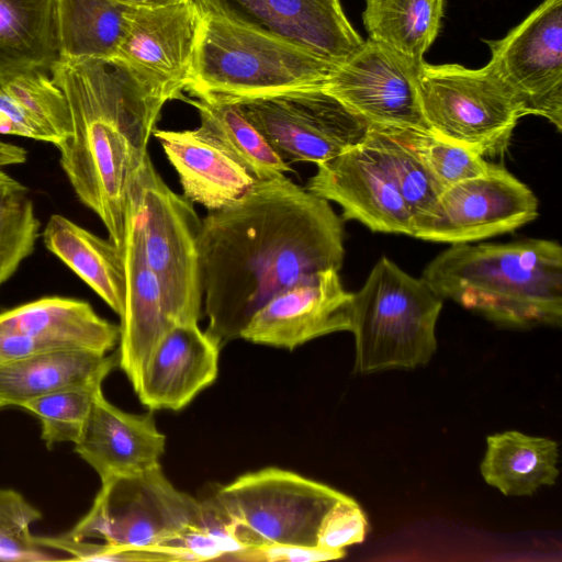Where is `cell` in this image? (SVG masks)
I'll list each match as a JSON object with an SVG mask.
<instances>
[{
	"label": "cell",
	"instance_id": "6da1fadb",
	"mask_svg": "<svg viewBox=\"0 0 562 562\" xmlns=\"http://www.w3.org/2000/svg\"><path fill=\"white\" fill-rule=\"evenodd\" d=\"M344 225L329 202L285 175L210 212L198 236L206 333L222 347L274 295L344 262Z\"/></svg>",
	"mask_w": 562,
	"mask_h": 562
},
{
	"label": "cell",
	"instance_id": "7a4b0ae2",
	"mask_svg": "<svg viewBox=\"0 0 562 562\" xmlns=\"http://www.w3.org/2000/svg\"><path fill=\"white\" fill-rule=\"evenodd\" d=\"M70 112L71 135L58 147L77 198L122 247L125 193L165 99L147 90L117 58H58L50 70Z\"/></svg>",
	"mask_w": 562,
	"mask_h": 562
},
{
	"label": "cell",
	"instance_id": "3957f363",
	"mask_svg": "<svg viewBox=\"0 0 562 562\" xmlns=\"http://www.w3.org/2000/svg\"><path fill=\"white\" fill-rule=\"evenodd\" d=\"M422 279L440 297L502 326L562 323V248L554 240L453 244L426 266Z\"/></svg>",
	"mask_w": 562,
	"mask_h": 562
},
{
	"label": "cell",
	"instance_id": "277c9868",
	"mask_svg": "<svg viewBox=\"0 0 562 562\" xmlns=\"http://www.w3.org/2000/svg\"><path fill=\"white\" fill-rule=\"evenodd\" d=\"M201 11L186 89L196 98L236 102L322 89L337 66L269 32Z\"/></svg>",
	"mask_w": 562,
	"mask_h": 562
},
{
	"label": "cell",
	"instance_id": "5b68a950",
	"mask_svg": "<svg viewBox=\"0 0 562 562\" xmlns=\"http://www.w3.org/2000/svg\"><path fill=\"white\" fill-rule=\"evenodd\" d=\"M442 302L422 278L408 274L387 257L378 260L353 293L355 371L368 374L429 362L437 350L436 324Z\"/></svg>",
	"mask_w": 562,
	"mask_h": 562
},
{
	"label": "cell",
	"instance_id": "8992f818",
	"mask_svg": "<svg viewBox=\"0 0 562 562\" xmlns=\"http://www.w3.org/2000/svg\"><path fill=\"white\" fill-rule=\"evenodd\" d=\"M124 226L135 234L177 322L199 323L203 299L198 260L201 218L191 201L167 186L149 155L130 178Z\"/></svg>",
	"mask_w": 562,
	"mask_h": 562
},
{
	"label": "cell",
	"instance_id": "52a82bcc",
	"mask_svg": "<svg viewBox=\"0 0 562 562\" xmlns=\"http://www.w3.org/2000/svg\"><path fill=\"white\" fill-rule=\"evenodd\" d=\"M342 497L344 493L326 484L274 467L243 474L214 494L244 549L317 547L324 517Z\"/></svg>",
	"mask_w": 562,
	"mask_h": 562
},
{
	"label": "cell",
	"instance_id": "ba28073f",
	"mask_svg": "<svg viewBox=\"0 0 562 562\" xmlns=\"http://www.w3.org/2000/svg\"><path fill=\"white\" fill-rule=\"evenodd\" d=\"M418 93L430 133L481 156L501 155L520 119L509 92L485 65H430L418 72Z\"/></svg>",
	"mask_w": 562,
	"mask_h": 562
},
{
	"label": "cell",
	"instance_id": "9c48e42d",
	"mask_svg": "<svg viewBox=\"0 0 562 562\" xmlns=\"http://www.w3.org/2000/svg\"><path fill=\"white\" fill-rule=\"evenodd\" d=\"M201 516V501L178 490L159 463L101 481L88 513L65 533L72 539L162 549L176 535L199 524Z\"/></svg>",
	"mask_w": 562,
	"mask_h": 562
},
{
	"label": "cell",
	"instance_id": "30bf717a",
	"mask_svg": "<svg viewBox=\"0 0 562 562\" xmlns=\"http://www.w3.org/2000/svg\"><path fill=\"white\" fill-rule=\"evenodd\" d=\"M286 162H325L364 140L370 124L323 89L236 101Z\"/></svg>",
	"mask_w": 562,
	"mask_h": 562
},
{
	"label": "cell",
	"instance_id": "8fae6325",
	"mask_svg": "<svg viewBox=\"0 0 562 562\" xmlns=\"http://www.w3.org/2000/svg\"><path fill=\"white\" fill-rule=\"evenodd\" d=\"M486 64L520 117L537 115L562 131V0H543L497 41H485Z\"/></svg>",
	"mask_w": 562,
	"mask_h": 562
},
{
	"label": "cell",
	"instance_id": "7c38bea8",
	"mask_svg": "<svg viewBox=\"0 0 562 562\" xmlns=\"http://www.w3.org/2000/svg\"><path fill=\"white\" fill-rule=\"evenodd\" d=\"M422 64L367 38L322 89L369 124L430 133L418 93Z\"/></svg>",
	"mask_w": 562,
	"mask_h": 562
},
{
	"label": "cell",
	"instance_id": "4fadbf2b",
	"mask_svg": "<svg viewBox=\"0 0 562 562\" xmlns=\"http://www.w3.org/2000/svg\"><path fill=\"white\" fill-rule=\"evenodd\" d=\"M538 216V200L527 184L499 165L484 176L442 190L430 217L413 237L463 244L515 231Z\"/></svg>",
	"mask_w": 562,
	"mask_h": 562
},
{
	"label": "cell",
	"instance_id": "5bb4252c",
	"mask_svg": "<svg viewBox=\"0 0 562 562\" xmlns=\"http://www.w3.org/2000/svg\"><path fill=\"white\" fill-rule=\"evenodd\" d=\"M305 189L337 203L344 220L358 221L372 232L412 236L411 214L370 131L360 144L317 165Z\"/></svg>",
	"mask_w": 562,
	"mask_h": 562
},
{
	"label": "cell",
	"instance_id": "9a60e30c",
	"mask_svg": "<svg viewBox=\"0 0 562 562\" xmlns=\"http://www.w3.org/2000/svg\"><path fill=\"white\" fill-rule=\"evenodd\" d=\"M195 0L155 8H133L116 56L150 92L182 99L187 89L201 23Z\"/></svg>",
	"mask_w": 562,
	"mask_h": 562
},
{
	"label": "cell",
	"instance_id": "2e32d148",
	"mask_svg": "<svg viewBox=\"0 0 562 562\" xmlns=\"http://www.w3.org/2000/svg\"><path fill=\"white\" fill-rule=\"evenodd\" d=\"M119 339L120 326L82 300L45 296L0 312V366L59 349L106 355Z\"/></svg>",
	"mask_w": 562,
	"mask_h": 562
},
{
	"label": "cell",
	"instance_id": "e0dca14e",
	"mask_svg": "<svg viewBox=\"0 0 562 562\" xmlns=\"http://www.w3.org/2000/svg\"><path fill=\"white\" fill-rule=\"evenodd\" d=\"M353 293L338 270L310 274L274 295L250 319L240 338L292 350L315 338L350 331Z\"/></svg>",
	"mask_w": 562,
	"mask_h": 562
},
{
	"label": "cell",
	"instance_id": "ac0fdd59",
	"mask_svg": "<svg viewBox=\"0 0 562 562\" xmlns=\"http://www.w3.org/2000/svg\"><path fill=\"white\" fill-rule=\"evenodd\" d=\"M204 11L263 30L339 65L363 38L340 0H195Z\"/></svg>",
	"mask_w": 562,
	"mask_h": 562
},
{
	"label": "cell",
	"instance_id": "d6986e66",
	"mask_svg": "<svg viewBox=\"0 0 562 562\" xmlns=\"http://www.w3.org/2000/svg\"><path fill=\"white\" fill-rule=\"evenodd\" d=\"M222 346L198 322L178 323L156 344L134 387L151 411H180L217 378Z\"/></svg>",
	"mask_w": 562,
	"mask_h": 562
},
{
	"label": "cell",
	"instance_id": "ffe728a7",
	"mask_svg": "<svg viewBox=\"0 0 562 562\" xmlns=\"http://www.w3.org/2000/svg\"><path fill=\"white\" fill-rule=\"evenodd\" d=\"M165 445L166 437L151 413L122 411L105 398L101 389L74 450L105 481L159 464Z\"/></svg>",
	"mask_w": 562,
	"mask_h": 562
},
{
	"label": "cell",
	"instance_id": "44dd1931",
	"mask_svg": "<svg viewBox=\"0 0 562 562\" xmlns=\"http://www.w3.org/2000/svg\"><path fill=\"white\" fill-rule=\"evenodd\" d=\"M153 136L177 171L183 195L210 212L237 202L258 181L200 127L183 131L155 128Z\"/></svg>",
	"mask_w": 562,
	"mask_h": 562
},
{
	"label": "cell",
	"instance_id": "7402d4cb",
	"mask_svg": "<svg viewBox=\"0 0 562 562\" xmlns=\"http://www.w3.org/2000/svg\"><path fill=\"white\" fill-rule=\"evenodd\" d=\"M123 256L125 296L120 315L119 367L133 389L148 356L159 339L176 324L156 274L147 266L138 240L124 226Z\"/></svg>",
	"mask_w": 562,
	"mask_h": 562
},
{
	"label": "cell",
	"instance_id": "603a6c76",
	"mask_svg": "<svg viewBox=\"0 0 562 562\" xmlns=\"http://www.w3.org/2000/svg\"><path fill=\"white\" fill-rule=\"evenodd\" d=\"M116 367L117 351L59 349L13 360L0 366V408L22 407L64 389L102 385Z\"/></svg>",
	"mask_w": 562,
	"mask_h": 562
},
{
	"label": "cell",
	"instance_id": "cb8c5ba5",
	"mask_svg": "<svg viewBox=\"0 0 562 562\" xmlns=\"http://www.w3.org/2000/svg\"><path fill=\"white\" fill-rule=\"evenodd\" d=\"M45 247L83 280L119 316L125 296L122 247L69 218L53 214L43 232Z\"/></svg>",
	"mask_w": 562,
	"mask_h": 562
},
{
	"label": "cell",
	"instance_id": "d4e9b609",
	"mask_svg": "<svg viewBox=\"0 0 562 562\" xmlns=\"http://www.w3.org/2000/svg\"><path fill=\"white\" fill-rule=\"evenodd\" d=\"M0 135L47 142L59 147L71 135L67 100L47 72L0 81Z\"/></svg>",
	"mask_w": 562,
	"mask_h": 562
},
{
	"label": "cell",
	"instance_id": "484cf974",
	"mask_svg": "<svg viewBox=\"0 0 562 562\" xmlns=\"http://www.w3.org/2000/svg\"><path fill=\"white\" fill-rule=\"evenodd\" d=\"M558 462L555 440L506 430L486 438L480 471L484 481L505 496H530L555 484Z\"/></svg>",
	"mask_w": 562,
	"mask_h": 562
},
{
	"label": "cell",
	"instance_id": "4316f807",
	"mask_svg": "<svg viewBox=\"0 0 562 562\" xmlns=\"http://www.w3.org/2000/svg\"><path fill=\"white\" fill-rule=\"evenodd\" d=\"M56 0H0V81L50 74L58 60Z\"/></svg>",
	"mask_w": 562,
	"mask_h": 562
},
{
	"label": "cell",
	"instance_id": "83f0119b",
	"mask_svg": "<svg viewBox=\"0 0 562 562\" xmlns=\"http://www.w3.org/2000/svg\"><path fill=\"white\" fill-rule=\"evenodd\" d=\"M132 10L116 0H56L59 58H114Z\"/></svg>",
	"mask_w": 562,
	"mask_h": 562
},
{
	"label": "cell",
	"instance_id": "f1b7e54d",
	"mask_svg": "<svg viewBox=\"0 0 562 562\" xmlns=\"http://www.w3.org/2000/svg\"><path fill=\"white\" fill-rule=\"evenodd\" d=\"M445 0H366L362 13L368 38L416 64L441 27Z\"/></svg>",
	"mask_w": 562,
	"mask_h": 562
},
{
	"label": "cell",
	"instance_id": "f546056e",
	"mask_svg": "<svg viewBox=\"0 0 562 562\" xmlns=\"http://www.w3.org/2000/svg\"><path fill=\"white\" fill-rule=\"evenodd\" d=\"M200 115V128L221 144L258 181L269 180L293 171L265 136L229 101L182 98Z\"/></svg>",
	"mask_w": 562,
	"mask_h": 562
},
{
	"label": "cell",
	"instance_id": "4dcf8cb0",
	"mask_svg": "<svg viewBox=\"0 0 562 562\" xmlns=\"http://www.w3.org/2000/svg\"><path fill=\"white\" fill-rule=\"evenodd\" d=\"M369 131L384 151L414 229L432 215L443 189L417 153L412 130L370 124Z\"/></svg>",
	"mask_w": 562,
	"mask_h": 562
},
{
	"label": "cell",
	"instance_id": "1f68e13d",
	"mask_svg": "<svg viewBox=\"0 0 562 562\" xmlns=\"http://www.w3.org/2000/svg\"><path fill=\"white\" fill-rule=\"evenodd\" d=\"M40 227L29 189L0 169V286L32 255Z\"/></svg>",
	"mask_w": 562,
	"mask_h": 562
},
{
	"label": "cell",
	"instance_id": "d6a6232c",
	"mask_svg": "<svg viewBox=\"0 0 562 562\" xmlns=\"http://www.w3.org/2000/svg\"><path fill=\"white\" fill-rule=\"evenodd\" d=\"M102 385L59 390L25 403L21 408L41 424V438L48 449L58 443H75L81 436L95 394Z\"/></svg>",
	"mask_w": 562,
	"mask_h": 562
},
{
	"label": "cell",
	"instance_id": "836d02e7",
	"mask_svg": "<svg viewBox=\"0 0 562 562\" xmlns=\"http://www.w3.org/2000/svg\"><path fill=\"white\" fill-rule=\"evenodd\" d=\"M201 504L200 522L186 528L161 548L173 552L181 562L221 560L244 549L232 520L214 496Z\"/></svg>",
	"mask_w": 562,
	"mask_h": 562
},
{
	"label": "cell",
	"instance_id": "e575fe53",
	"mask_svg": "<svg viewBox=\"0 0 562 562\" xmlns=\"http://www.w3.org/2000/svg\"><path fill=\"white\" fill-rule=\"evenodd\" d=\"M41 519L42 513L20 492L0 487V561H65L41 547L31 532V526Z\"/></svg>",
	"mask_w": 562,
	"mask_h": 562
},
{
	"label": "cell",
	"instance_id": "d590c367",
	"mask_svg": "<svg viewBox=\"0 0 562 562\" xmlns=\"http://www.w3.org/2000/svg\"><path fill=\"white\" fill-rule=\"evenodd\" d=\"M412 138L423 162L442 189L484 176L493 167L483 156L431 133L412 130Z\"/></svg>",
	"mask_w": 562,
	"mask_h": 562
},
{
	"label": "cell",
	"instance_id": "8d00e7d4",
	"mask_svg": "<svg viewBox=\"0 0 562 562\" xmlns=\"http://www.w3.org/2000/svg\"><path fill=\"white\" fill-rule=\"evenodd\" d=\"M37 543L55 552L66 553V561L104 562H180L171 551L160 548H135L88 539H72L65 532L57 536H35Z\"/></svg>",
	"mask_w": 562,
	"mask_h": 562
},
{
	"label": "cell",
	"instance_id": "74e56055",
	"mask_svg": "<svg viewBox=\"0 0 562 562\" xmlns=\"http://www.w3.org/2000/svg\"><path fill=\"white\" fill-rule=\"evenodd\" d=\"M367 530L366 514L353 498L345 495L324 517L317 535V547L345 551L346 547L362 542Z\"/></svg>",
	"mask_w": 562,
	"mask_h": 562
},
{
	"label": "cell",
	"instance_id": "f35d334b",
	"mask_svg": "<svg viewBox=\"0 0 562 562\" xmlns=\"http://www.w3.org/2000/svg\"><path fill=\"white\" fill-rule=\"evenodd\" d=\"M345 551H331L319 547L263 544L241 549L225 555L221 560L245 562H315L341 559L345 557Z\"/></svg>",
	"mask_w": 562,
	"mask_h": 562
},
{
	"label": "cell",
	"instance_id": "ab89813d",
	"mask_svg": "<svg viewBox=\"0 0 562 562\" xmlns=\"http://www.w3.org/2000/svg\"><path fill=\"white\" fill-rule=\"evenodd\" d=\"M26 159L27 150L25 148L0 140V169L24 164Z\"/></svg>",
	"mask_w": 562,
	"mask_h": 562
},
{
	"label": "cell",
	"instance_id": "60d3db41",
	"mask_svg": "<svg viewBox=\"0 0 562 562\" xmlns=\"http://www.w3.org/2000/svg\"><path fill=\"white\" fill-rule=\"evenodd\" d=\"M131 8L155 9L181 3L188 0H116Z\"/></svg>",
	"mask_w": 562,
	"mask_h": 562
}]
</instances>
